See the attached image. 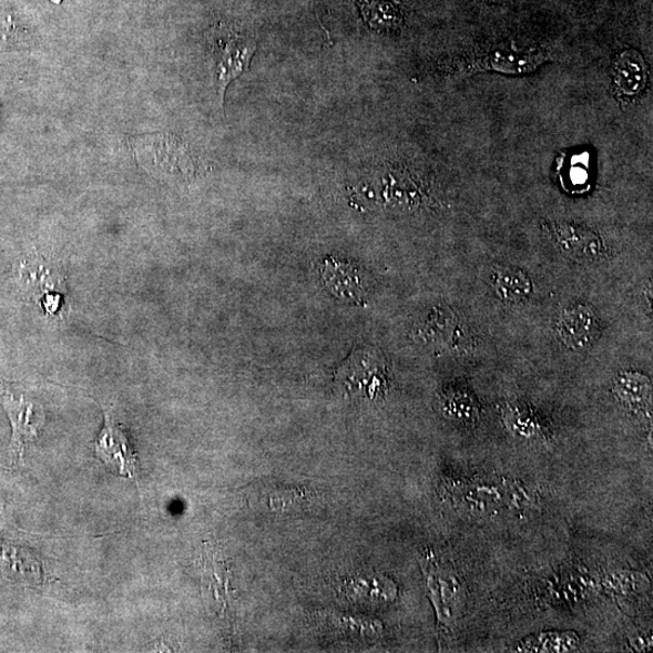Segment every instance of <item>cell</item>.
<instances>
[{"mask_svg": "<svg viewBox=\"0 0 653 653\" xmlns=\"http://www.w3.org/2000/svg\"><path fill=\"white\" fill-rule=\"evenodd\" d=\"M615 82L625 95H636L647 83V67L635 50H625L615 64Z\"/></svg>", "mask_w": 653, "mask_h": 653, "instance_id": "ba28073f", "label": "cell"}, {"mask_svg": "<svg viewBox=\"0 0 653 653\" xmlns=\"http://www.w3.org/2000/svg\"><path fill=\"white\" fill-rule=\"evenodd\" d=\"M257 49L256 40L248 34L225 30L212 37L210 55L215 69V83L223 102L225 91L233 80L249 69Z\"/></svg>", "mask_w": 653, "mask_h": 653, "instance_id": "6da1fadb", "label": "cell"}, {"mask_svg": "<svg viewBox=\"0 0 653 653\" xmlns=\"http://www.w3.org/2000/svg\"><path fill=\"white\" fill-rule=\"evenodd\" d=\"M559 338L568 349H589L599 335V322L591 306L570 305L558 319Z\"/></svg>", "mask_w": 653, "mask_h": 653, "instance_id": "5b68a950", "label": "cell"}, {"mask_svg": "<svg viewBox=\"0 0 653 653\" xmlns=\"http://www.w3.org/2000/svg\"><path fill=\"white\" fill-rule=\"evenodd\" d=\"M558 242L561 246L565 248H571L572 252L581 253L583 252L584 255H594L598 248V238L594 237L592 234H585L583 232H579L572 226L569 228L559 229L557 232Z\"/></svg>", "mask_w": 653, "mask_h": 653, "instance_id": "4fadbf2b", "label": "cell"}, {"mask_svg": "<svg viewBox=\"0 0 653 653\" xmlns=\"http://www.w3.org/2000/svg\"><path fill=\"white\" fill-rule=\"evenodd\" d=\"M447 406L448 410L452 412V416H456L455 418L468 421L477 416L473 399L463 392H456L449 396Z\"/></svg>", "mask_w": 653, "mask_h": 653, "instance_id": "5bb4252c", "label": "cell"}, {"mask_svg": "<svg viewBox=\"0 0 653 653\" xmlns=\"http://www.w3.org/2000/svg\"><path fill=\"white\" fill-rule=\"evenodd\" d=\"M492 286L498 295L508 302H522L532 292L530 278L521 271L510 266H499L492 273Z\"/></svg>", "mask_w": 653, "mask_h": 653, "instance_id": "9c48e42d", "label": "cell"}, {"mask_svg": "<svg viewBox=\"0 0 653 653\" xmlns=\"http://www.w3.org/2000/svg\"><path fill=\"white\" fill-rule=\"evenodd\" d=\"M430 575V589L433 593V602L438 611L439 621L451 628L460 615L463 606V583L451 569H442L437 563Z\"/></svg>", "mask_w": 653, "mask_h": 653, "instance_id": "8992f818", "label": "cell"}, {"mask_svg": "<svg viewBox=\"0 0 653 653\" xmlns=\"http://www.w3.org/2000/svg\"><path fill=\"white\" fill-rule=\"evenodd\" d=\"M323 277L326 286L339 297L357 300L364 293L361 276L348 263L328 258L324 264Z\"/></svg>", "mask_w": 653, "mask_h": 653, "instance_id": "52a82bcc", "label": "cell"}, {"mask_svg": "<svg viewBox=\"0 0 653 653\" xmlns=\"http://www.w3.org/2000/svg\"><path fill=\"white\" fill-rule=\"evenodd\" d=\"M580 646L575 632H545L526 637L517 646L519 652H570Z\"/></svg>", "mask_w": 653, "mask_h": 653, "instance_id": "30bf717a", "label": "cell"}, {"mask_svg": "<svg viewBox=\"0 0 653 653\" xmlns=\"http://www.w3.org/2000/svg\"><path fill=\"white\" fill-rule=\"evenodd\" d=\"M338 381L349 396L376 399L386 390V373L378 358L351 357L338 371Z\"/></svg>", "mask_w": 653, "mask_h": 653, "instance_id": "3957f363", "label": "cell"}, {"mask_svg": "<svg viewBox=\"0 0 653 653\" xmlns=\"http://www.w3.org/2000/svg\"><path fill=\"white\" fill-rule=\"evenodd\" d=\"M615 392L620 402L631 409H642L651 402L650 380L637 373H625L619 377Z\"/></svg>", "mask_w": 653, "mask_h": 653, "instance_id": "8fae6325", "label": "cell"}, {"mask_svg": "<svg viewBox=\"0 0 653 653\" xmlns=\"http://www.w3.org/2000/svg\"><path fill=\"white\" fill-rule=\"evenodd\" d=\"M503 419L516 437L528 439V441H538V439L542 441L548 437L544 426L530 410L510 407L506 409Z\"/></svg>", "mask_w": 653, "mask_h": 653, "instance_id": "7c38bea8", "label": "cell"}, {"mask_svg": "<svg viewBox=\"0 0 653 653\" xmlns=\"http://www.w3.org/2000/svg\"><path fill=\"white\" fill-rule=\"evenodd\" d=\"M95 449L99 458L118 470L120 476L137 478V457L126 435L110 415H105L104 429L100 433Z\"/></svg>", "mask_w": 653, "mask_h": 653, "instance_id": "277c9868", "label": "cell"}, {"mask_svg": "<svg viewBox=\"0 0 653 653\" xmlns=\"http://www.w3.org/2000/svg\"><path fill=\"white\" fill-rule=\"evenodd\" d=\"M3 405L12 426L11 457L13 461H22L27 446L35 441L39 430L43 428L44 412L23 396L17 398L8 389L3 390Z\"/></svg>", "mask_w": 653, "mask_h": 653, "instance_id": "7a4b0ae2", "label": "cell"}]
</instances>
